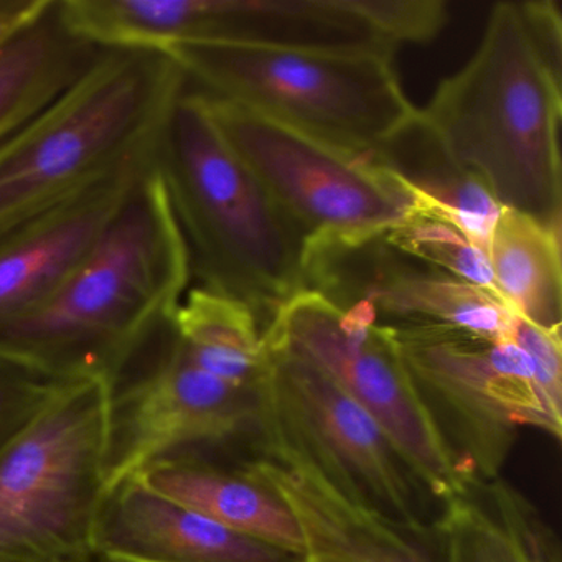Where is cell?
<instances>
[{
	"instance_id": "9a60e30c",
	"label": "cell",
	"mask_w": 562,
	"mask_h": 562,
	"mask_svg": "<svg viewBox=\"0 0 562 562\" xmlns=\"http://www.w3.org/2000/svg\"><path fill=\"white\" fill-rule=\"evenodd\" d=\"M179 32V45L396 52L360 0H180Z\"/></svg>"
},
{
	"instance_id": "7a4b0ae2",
	"label": "cell",
	"mask_w": 562,
	"mask_h": 562,
	"mask_svg": "<svg viewBox=\"0 0 562 562\" xmlns=\"http://www.w3.org/2000/svg\"><path fill=\"white\" fill-rule=\"evenodd\" d=\"M190 278L189 251L153 166L60 291L0 330V350L65 380L103 384L172 324Z\"/></svg>"
},
{
	"instance_id": "8fae6325",
	"label": "cell",
	"mask_w": 562,
	"mask_h": 562,
	"mask_svg": "<svg viewBox=\"0 0 562 562\" xmlns=\"http://www.w3.org/2000/svg\"><path fill=\"white\" fill-rule=\"evenodd\" d=\"M203 94V93H202ZM232 149L312 239L384 235L416 200L367 156H353L203 94Z\"/></svg>"
},
{
	"instance_id": "52a82bcc",
	"label": "cell",
	"mask_w": 562,
	"mask_h": 562,
	"mask_svg": "<svg viewBox=\"0 0 562 562\" xmlns=\"http://www.w3.org/2000/svg\"><path fill=\"white\" fill-rule=\"evenodd\" d=\"M397 355L463 482L502 476L522 429L561 439L552 403L528 355L447 325L390 327Z\"/></svg>"
},
{
	"instance_id": "9c48e42d",
	"label": "cell",
	"mask_w": 562,
	"mask_h": 562,
	"mask_svg": "<svg viewBox=\"0 0 562 562\" xmlns=\"http://www.w3.org/2000/svg\"><path fill=\"white\" fill-rule=\"evenodd\" d=\"M258 391L193 363L183 353L172 322L103 383L108 485L183 450L249 456Z\"/></svg>"
},
{
	"instance_id": "7402d4cb",
	"label": "cell",
	"mask_w": 562,
	"mask_h": 562,
	"mask_svg": "<svg viewBox=\"0 0 562 562\" xmlns=\"http://www.w3.org/2000/svg\"><path fill=\"white\" fill-rule=\"evenodd\" d=\"M183 353L203 370L258 390L268 368L265 330L248 305L196 288L173 318Z\"/></svg>"
},
{
	"instance_id": "44dd1931",
	"label": "cell",
	"mask_w": 562,
	"mask_h": 562,
	"mask_svg": "<svg viewBox=\"0 0 562 562\" xmlns=\"http://www.w3.org/2000/svg\"><path fill=\"white\" fill-rule=\"evenodd\" d=\"M486 255L503 304L536 327L562 331L561 232L503 209Z\"/></svg>"
},
{
	"instance_id": "277c9868",
	"label": "cell",
	"mask_w": 562,
	"mask_h": 562,
	"mask_svg": "<svg viewBox=\"0 0 562 562\" xmlns=\"http://www.w3.org/2000/svg\"><path fill=\"white\" fill-rule=\"evenodd\" d=\"M187 78L166 54L103 50L0 146V232L150 159Z\"/></svg>"
},
{
	"instance_id": "4fadbf2b",
	"label": "cell",
	"mask_w": 562,
	"mask_h": 562,
	"mask_svg": "<svg viewBox=\"0 0 562 562\" xmlns=\"http://www.w3.org/2000/svg\"><path fill=\"white\" fill-rule=\"evenodd\" d=\"M153 166L154 156L131 164L0 232V330L24 321L60 291Z\"/></svg>"
},
{
	"instance_id": "30bf717a",
	"label": "cell",
	"mask_w": 562,
	"mask_h": 562,
	"mask_svg": "<svg viewBox=\"0 0 562 562\" xmlns=\"http://www.w3.org/2000/svg\"><path fill=\"white\" fill-rule=\"evenodd\" d=\"M265 344L304 358L347 391L383 427L440 505L463 488L390 327L367 305L337 307L317 292H301L269 322Z\"/></svg>"
},
{
	"instance_id": "5b68a950",
	"label": "cell",
	"mask_w": 562,
	"mask_h": 562,
	"mask_svg": "<svg viewBox=\"0 0 562 562\" xmlns=\"http://www.w3.org/2000/svg\"><path fill=\"white\" fill-rule=\"evenodd\" d=\"M199 93L353 156H368L417 108L393 55L229 44L166 52Z\"/></svg>"
},
{
	"instance_id": "603a6c76",
	"label": "cell",
	"mask_w": 562,
	"mask_h": 562,
	"mask_svg": "<svg viewBox=\"0 0 562 562\" xmlns=\"http://www.w3.org/2000/svg\"><path fill=\"white\" fill-rule=\"evenodd\" d=\"M384 239L397 251L496 295L485 249L447 220L414 209Z\"/></svg>"
},
{
	"instance_id": "5bb4252c",
	"label": "cell",
	"mask_w": 562,
	"mask_h": 562,
	"mask_svg": "<svg viewBox=\"0 0 562 562\" xmlns=\"http://www.w3.org/2000/svg\"><path fill=\"white\" fill-rule=\"evenodd\" d=\"M93 551L117 562H304L156 492L134 473L108 485Z\"/></svg>"
},
{
	"instance_id": "ba28073f",
	"label": "cell",
	"mask_w": 562,
	"mask_h": 562,
	"mask_svg": "<svg viewBox=\"0 0 562 562\" xmlns=\"http://www.w3.org/2000/svg\"><path fill=\"white\" fill-rule=\"evenodd\" d=\"M106 488L103 384L80 381L0 452V562L94 555Z\"/></svg>"
},
{
	"instance_id": "3957f363",
	"label": "cell",
	"mask_w": 562,
	"mask_h": 562,
	"mask_svg": "<svg viewBox=\"0 0 562 562\" xmlns=\"http://www.w3.org/2000/svg\"><path fill=\"white\" fill-rule=\"evenodd\" d=\"M154 169L202 289L248 305L262 330L305 291L308 236L226 143L205 97L187 85Z\"/></svg>"
},
{
	"instance_id": "8992f818",
	"label": "cell",
	"mask_w": 562,
	"mask_h": 562,
	"mask_svg": "<svg viewBox=\"0 0 562 562\" xmlns=\"http://www.w3.org/2000/svg\"><path fill=\"white\" fill-rule=\"evenodd\" d=\"M266 348L251 456L304 467L391 521L429 529L440 503L383 427L324 371Z\"/></svg>"
},
{
	"instance_id": "7c38bea8",
	"label": "cell",
	"mask_w": 562,
	"mask_h": 562,
	"mask_svg": "<svg viewBox=\"0 0 562 562\" xmlns=\"http://www.w3.org/2000/svg\"><path fill=\"white\" fill-rule=\"evenodd\" d=\"M305 291L337 307L367 305L386 327L447 325L509 340L516 318L498 295L397 251L384 235L308 241Z\"/></svg>"
},
{
	"instance_id": "cb8c5ba5",
	"label": "cell",
	"mask_w": 562,
	"mask_h": 562,
	"mask_svg": "<svg viewBox=\"0 0 562 562\" xmlns=\"http://www.w3.org/2000/svg\"><path fill=\"white\" fill-rule=\"evenodd\" d=\"M77 383L80 381L55 376L0 350V452L31 429Z\"/></svg>"
},
{
	"instance_id": "d6986e66",
	"label": "cell",
	"mask_w": 562,
	"mask_h": 562,
	"mask_svg": "<svg viewBox=\"0 0 562 562\" xmlns=\"http://www.w3.org/2000/svg\"><path fill=\"white\" fill-rule=\"evenodd\" d=\"M367 157L404 186L417 210L452 223L486 251L503 209L482 180L456 159L420 110Z\"/></svg>"
},
{
	"instance_id": "83f0119b",
	"label": "cell",
	"mask_w": 562,
	"mask_h": 562,
	"mask_svg": "<svg viewBox=\"0 0 562 562\" xmlns=\"http://www.w3.org/2000/svg\"><path fill=\"white\" fill-rule=\"evenodd\" d=\"M70 562H117L114 561V559L104 558V555H90V558L85 559H78V561H70Z\"/></svg>"
},
{
	"instance_id": "484cf974",
	"label": "cell",
	"mask_w": 562,
	"mask_h": 562,
	"mask_svg": "<svg viewBox=\"0 0 562 562\" xmlns=\"http://www.w3.org/2000/svg\"><path fill=\"white\" fill-rule=\"evenodd\" d=\"M509 340L528 355L546 396L562 407V331H548L516 317Z\"/></svg>"
},
{
	"instance_id": "6da1fadb",
	"label": "cell",
	"mask_w": 562,
	"mask_h": 562,
	"mask_svg": "<svg viewBox=\"0 0 562 562\" xmlns=\"http://www.w3.org/2000/svg\"><path fill=\"white\" fill-rule=\"evenodd\" d=\"M420 113L502 209L561 232L562 18L554 2L496 4L473 57Z\"/></svg>"
},
{
	"instance_id": "e0dca14e",
	"label": "cell",
	"mask_w": 562,
	"mask_h": 562,
	"mask_svg": "<svg viewBox=\"0 0 562 562\" xmlns=\"http://www.w3.org/2000/svg\"><path fill=\"white\" fill-rule=\"evenodd\" d=\"M134 475L226 528L304 559L294 516L278 493L246 465L245 456L183 450L153 460Z\"/></svg>"
},
{
	"instance_id": "4316f807",
	"label": "cell",
	"mask_w": 562,
	"mask_h": 562,
	"mask_svg": "<svg viewBox=\"0 0 562 562\" xmlns=\"http://www.w3.org/2000/svg\"><path fill=\"white\" fill-rule=\"evenodd\" d=\"M50 4L52 0H0V52L37 21Z\"/></svg>"
},
{
	"instance_id": "2e32d148",
	"label": "cell",
	"mask_w": 562,
	"mask_h": 562,
	"mask_svg": "<svg viewBox=\"0 0 562 562\" xmlns=\"http://www.w3.org/2000/svg\"><path fill=\"white\" fill-rule=\"evenodd\" d=\"M245 462L294 516L304 562H440L432 526L404 528L304 467L258 456L245 457Z\"/></svg>"
},
{
	"instance_id": "ffe728a7",
	"label": "cell",
	"mask_w": 562,
	"mask_h": 562,
	"mask_svg": "<svg viewBox=\"0 0 562 562\" xmlns=\"http://www.w3.org/2000/svg\"><path fill=\"white\" fill-rule=\"evenodd\" d=\"M101 52L68 27L60 0H52L0 52V146L80 80Z\"/></svg>"
},
{
	"instance_id": "d4e9b609",
	"label": "cell",
	"mask_w": 562,
	"mask_h": 562,
	"mask_svg": "<svg viewBox=\"0 0 562 562\" xmlns=\"http://www.w3.org/2000/svg\"><path fill=\"white\" fill-rule=\"evenodd\" d=\"M368 21L394 48L427 44L442 32L449 12L442 0H360Z\"/></svg>"
},
{
	"instance_id": "ac0fdd59",
	"label": "cell",
	"mask_w": 562,
	"mask_h": 562,
	"mask_svg": "<svg viewBox=\"0 0 562 562\" xmlns=\"http://www.w3.org/2000/svg\"><path fill=\"white\" fill-rule=\"evenodd\" d=\"M440 562H562L535 503L502 476L465 483L432 522Z\"/></svg>"
}]
</instances>
